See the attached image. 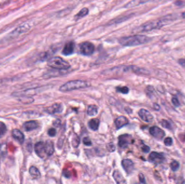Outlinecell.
I'll return each instance as SVG.
<instances>
[{"mask_svg": "<svg viewBox=\"0 0 185 184\" xmlns=\"http://www.w3.org/2000/svg\"><path fill=\"white\" fill-rule=\"evenodd\" d=\"M48 65L54 69L58 70H67L71 67L68 62L60 57L51 58L48 61Z\"/></svg>", "mask_w": 185, "mask_h": 184, "instance_id": "obj_3", "label": "cell"}, {"mask_svg": "<svg viewBox=\"0 0 185 184\" xmlns=\"http://www.w3.org/2000/svg\"><path fill=\"white\" fill-rule=\"evenodd\" d=\"M110 146V148H108V150L109 151H110V152H113L114 151H115V146L114 145H109Z\"/></svg>", "mask_w": 185, "mask_h": 184, "instance_id": "obj_35", "label": "cell"}, {"mask_svg": "<svg viewBox=\"0 0 185 184\" xmlns=\"http://www.w3.org/2000/svg\"><path fill=\"white\" fill-rule=\"evenodd\" d=\"M142 150L143 152H145V153H148V152H150V147L148 146H147V145H144V146L142 147Z\"/></svg>", "mask_w": 185, "mask_h": 184, "instance_id": "obj_33", "label": "cell"}, {"mask_svg": "<svg viewBox=\"0 0 185 184\" xmlns=\"http://www.w3.org/2000/svg\"><path fill=\"white\" fill-rule=\"evenodd\" d=\"M7 132V127L5 123L0 122V138L5 135Z\"/></svg>", "mask_w": 185, "mask_h": 184, "instance_id": "obj_24", "label": "cell"}, {"mask_svg": "<svg viewBox=\"0 0 185 184\" xmlns=\"http://www.w3.org/2000/svg\"><path fill=\"white\" fill-rule=\"evenodd\" d=\"M12 135L14 138L22 144L24 140V136L23 133L18 129H14L12 131Z\"/></svg>", "mask_w": 185, "mask_h": 184, "instance_id": "obj_17", "label": "cell"}, {"mask_svg": "<svg viewBox=\"0 0 185 184\" xmlns=\"http://www.w3.org/2000/svg\"><path fill=\"white\" fill-rule=\"evenodd\" d=\"M150 37L145 35H133L123 37L119 39V43L123 46L134 47L148 43Z\"/></svg>", "mask_w": 185, "mask_h": 184, "instance_id": "obj_1", "label": "cell"}, {"mask_svg": "<svg viewBox=\"0 0 185 184\" xmlns=\"http://www.w3.org/2000/svg\"><path fill=\"white\" fill-rule=\"evenodd\" d=\"M48 134L50 137H54L56 135V130L54 128H51L49 130Z\"/></svg>", "mask_w": 185, "mask_h": 184, "instance_id": "obj_29", "label": "cell"}, {"mask_svg": "<svg viewBox=\"0 0 185 184\" xmlns=\"http://www.w3.org/2000/svg\"><path fill=\"white\" fill-rule=\"evenodd\" d=\"M100 125V120L97 118L90 119L88 122V126L89 128L93 131H97L98 130Z\"/></svg>", "mask_w": 185, "mask_h": 184, "instance_id": "obj_19", "label": "cell"}, {"mask_svg": "<svg viewBox=\"0 0 185 184\" xmlns=\"http://www.w3.org/2000/svg\"><path fill=\"white\" fill-rule=\"evenodd\" d=\"M128 123H129V121H128V118L122 116L118 117L115 121V126L118 129L126 125L127 124H128Z\"/></svg>", "mask_w": 185, "mask_h": 184, "instance_id": "obj_15", "label": "cell"}, {"mask_svg": "<svg viewBox=\"0 0 185 184\" xmlns=\"http://www.w3.org/2000/svg\"><path fill=\"white\" fill-rule=\"evenodd\" d=\"M63 105L61 104L55 103L51 106L47 108L46 111L49 114H60L63 111Z\"/></svg>", "mask_w": 185, "mask_h": 184, "instance_id": "obj_13", "label": "cell"}, {"mask_svg": "<svg viewBox=\"0 0 185 184\" xmlns=\"http://www.w3.org/2000/svg\"><path fill=\"white\" fill-rule=\"evenodd\" d=\"M113 177L117 184H122L126 183V181L124 178L123 175H122L121 173L118 170L114 171L113 173Z\"/></svg>", "mask_w": 185, "mask_h": 184, "instance_id": "obj_16", "label": "cell"}, {"mask_svg": "<svg viewBox=\"0 0 185 184\" xmlns=\"http://www.w3.org/2000/svg\"><path fill=\"white\" fill-rule=\"evenodd\" d=\"M35 151L36 154L40 158H45L47 156L45 143L43 141H39L35 145Z\"/></svg>", "mask_w": 185, "mask_h": 184, "instance_id": "obj_9", "label": "cell"}, {"mask_svg": "<svg viewBox=\"0 0 185 184\" xmlns=\"http://www.w3.org/2000/svg\"><path fill=\"white\" fill-rule=\"evenodd\" d=\"M160 124H161V126L164 128H166L167 129H169V130L172 129V125H171V123L166 119H163L161 121Z\"/></svg>", "mask_w": 185, "mask_h": 184, "instance_id": "obj_25", "label": "cell"}, {"mask_svg": "<svg viewBox=\"0 0 185 184\" xmlns=\"http://www.w3.org/2000/svg\"><path fill=\"white\" fill-rule=\"evenodd\" d=\"M132 136L128 134H124L119 137L118 144L120 147L126 148L128 146V145L132 143Z\"/></svg>", "mask_w": 185, "mask_h": 184, "instance_id": "obj_8", "label": "cell"}, {"mask_svg": "<svg viewBox=\"0 0 185 184\" xmlns=\"http://www.w3.org/2000/svg\"><path fill=\"white\" fill-rule=\"evenodd\" d=\"M182 17L184 18H185V12L182 14Z\"/></svg>", "mask_w": 185, "mask_h": 184, "instance_id": "obj_38", "label": "cell"}, {"mask_svg": "<svg viewBox=\"0 0 185 184\" xmlns=\"http://www.w3.org/2000/svg\"><path fill=\"white\" fill-rule=\"evenodd\" d=\"M80 51L84 56H91L95 51L94 44L90 42H84L80 45Z\"/></svg>", "mask_w": 185, "mask_h": 184, "instance_id": "obj_5", "label": "cell"}, {"mask_svg": "<svg viewBox=\"0 0 185 184\" xmlns=\"http://www.w3.org/2000/svg\"><path fill=\"white\" fill-rule=\"evenodd\" d=\"M181 140H182V141H185V134H184V135H181Z\"/></svg>", "mask_w": 185, "mask_h": 184, "instance_id": "obj_37", "label": "cell"}, {"mask_svg": "<svg viewBox=\"0 0 185 184\" xmlns=\"http://www.w3.org/2000/svg\"><path fill=\"white\" fill-rule=\"evenodd\" d=\"M29 173L34 178H39L41 176L40 171L35 166L31 167L29 168Z\"/></svg>", "mask_w": 185, "mask_h": 184, "instance_id": "obj_21", "label": "cell"}, {"mask_svg": "<svg viewBox=\"0 0 185 184\" xmlns=\"http://www.w3.org/2000/svg\"><path fill=\"white\" fill-rule=\"evenodd\" d=\"M164 144L167 146H170L173 144V139L171 137H167L164 140Z\"/></svg>", "mask_w": 185, "mask_h": 184, "instance_id": "obj_28", "label": "cell"}, {"mask_svg": "<svg viewBox=\"0 0 185 184\" xmlns=\"http://www.w3.org/2000/svg\"><path fill=\"white\" fill-rule=\"evenodd\" d=\"M124 170L128 174H131L134 169V164L131 159H123L121 162Z\"/></svg>", "mask_w": 185, "mask_h": 184, "instance_id": "obj_11", "label": "cell"}, {"mask_svg": "<svg viewBox=\"0 0 185 184\" xmlns=\"http://www.w3.org/2000/svg\"><path fill=\"white\" fill-rule=\"evenodd\" d=\"M172 101L173 104L176 106V107H178V106H179L180 105V103L178 99L177 98H175V97L172 98Z\"/></svg>", "mask_w": 185, "mask_h": 184, "instance_id": "obj_30", "label": "cell"}, {"mask_svg": "<svg viewBox=\"0 0 185 184\" xmlns=\"http://www.w3.org/2000/svg\"><path fill=\"white\" fill-rule=\"evenodd\" d=\"M138 114L141 119L146 122L150 123L153 120V116L149 111L144 109L139 110Z\"/></svg>", "mask_w": 185, "mask_h": 184, "instance_id": "obj_10", "label": "cell"}, {"mask_svg": "<svg viewBox=\"0 0 185 184\" xmlns=\"http://www.w3.org/2000/svg\"><path fill=\"white\" fill-rule=\"evenodd\" d=\"M179 64L183 66H185V59H180L179 61Z\"/></svg>", "mask_w": 185, "mask_h": 184, "instance_id": "obj_34", "label": "cell"}, {"mask_svg": "<svg viewBox=\"0 0 185 184\" xmlns=\"http://www.w3.org/2000/svg\"><path fill=\"white\" fill-rule=\"evenodd\" d=\"M89 13V10L87 8H84L81 9L77 15L75 16L76 18H84L86 16V15H88Z\"/></svg>", "mask_w": 185, "mask_h": 184, "instance_id": "obj_22", "label": "cell"}, {"mask_svg": "<svg viewBox=\"0 0 185 184\" xmlns=\"http://www.w3.org/2000/svg\"><path fill=\"white\" fill-rule=\"evenodd\" d=\"M90 86V84L87 81L81 80H71L61 86L60 91L61 92H68L80 89L88 88Z\"/></svg>", "mask_w": 185, "mask_h": 184, "instance_id": "obj_2", "label": "cell"}, {"mask_svg": "<svg viewBox=\"0 0 185 184\" xmlns=\"http://www.w3.org/2000/svg\"><path fill=\"white\" fill-rule=\"evenodd\" d=\"M80 143V140L78 136H75L73 137V145L74 147H78L79 146V145Z\"/></svg>", "mask_w": 185, "mask_h": 184, "instance_id": "obj_26", "label": "cell"}, {"mask_svg": "<svg viewBox=\"0 0 185 184\" xmlns=\"http://www.w3.org/2000/svg\"><path fill=\"white\" fill-rule=\"evenodd\" d=\"M150 133L152 136H153L154 138L159 140L163 139L165 136V133L163 130L156 126L150 127Z\"/></svg>", "mask_w": 185, "mask_h": 184, "instance_id": "obj_7", "label": "cell"}, {"mask_svg": "<svg viewBox=\"0 0 185 184\" xmlns=\"http://www.w3.org/2000/svg\"><path fill=\"white\" fill-rule=\"evenodd\" d=\"M170 167H171V168L172 171L175 172L179 168L180 164L178 161L174 160L172 161V162H171Z\"/></svg>", "mask_w": 185, "mask_h": 184, "instance_id": "obj_23", "label": "cell"}, {"mask_svg": "<svg viewBox=\"0 0 185 184\" xmlns=\"http://www.w3.org/2000/svg\"><path fill=\"white\" fill-rule=\"evenodd\" d=\"M149 160L151 162L155 165H159L164 162L165 156L162 153H159L156 152H152L150 154L148 157Z\"/></svg>", "mask_w": 185, "mask_h": 184, "instance_id": "obj_6", "label": "cell"}, {"mask_svg": "<svg viewBox=\"0 0 185 184\" xmlns=\"http://www.w3.org/2000/svg\"><path fill=\"white\" fill-rule=\"evenodd\" d=\"M44 143H45L46 152L47 156H50L54 152V143L51 140H47Z\"/></svg>", "mask_w": 185, "mask_h": 184, "instance_id": "obj_18", "label": "cell"}, {"mask_svg": "<svg viewBox=\"0 0 185 184\" xmlns=\"http://www.w3.org/2000/svg\"><path fill=\"white\" fill-rule=\"evenodd\" d=\"M98 112V108L96 105H89L87 109V114L90 116H94Z\"/></svg>", "mask_w": 185, "mask_h": 184, "instance_id": "obj_20", "label": "cell"}, {"mask_svg": "<svg viewBox=\"0 0 185 184\" xmlns=\"http://www.w3.org/2000/svg\"><path fill=\"white\" fill-rule=\"evenodd\" d=\"M117 91L122 93L126 94L129 92V89L127 87H119L117 88Z\"/></svg>", "mask_w": 185, "mask_h": 184, "instance_id": "obj_27", "label": "cell"}, {"mask_svg": "<svg viewBox=\"0 0 185 184\" xmlns=\"http://www.w3.org/2000/svg\"><path fill=\"white\" fill-rule=\"evenodd\" d=\"M83 142H84V144L86 146H90L92 144L91 141L88 138V137L84 138Z\"/></svg>", "mask_w": 185, "mask_h": 184, "instance_id": "obj_31", "label": "cell"}, {"mask_svg": "<svg viewBox=\"0 0 185 184\" xmlns=\"http://www.w3.org/2000/svg\"><path fill=\"white\" fill-rule=\"evenodd\" d=\"M39 126V124L35 120H30L23 124V127L27 131H31L35 130Z\"/></svg>", "mask_w": 185, "mask_h": 184, "instance_id": "obj_14", "label": "cell"}, {"mask_svg": "<svg viewBox=\"0 0 185 184\" xmlns=\"http://www.w3.org/2000/svg\"><path fill=\"white\" fill-rule=\"evenodd\" d=\"M75 48V44L74 42H68L64 46L62 50V53L65 56L71 55L74 52Z\"/></svg>", "mask_w": 185, "mask_h": 184, "instance_id": "obj_12", "label": "cell"}, {"mask_svg": "<svg viewBox=\"0 0 185 184\" xmlns=\"http://www.w3.org/2000/svg\"><path fill=\"white\" fill-rule=\"evenodd\" d=\"M164 20H156L144 24L139 27V31H148L159 29L164 24Z\"/></svg>", "mask_w": 185, "mask_h": 184, "instance_id": "obj_4", "label": "cell"}, {"mask_svg": "<svg viewBox=\"0 0 185 184\" xmlns=\"http://www.w3.org/2000/svg\"><path fill=\"white\" fill-rule=\"evenodd\" d=\"M139 180H140V183H143V184H145V177H144V175H143V174H142V173L139 174Z\"/></svg>", "mask_w": 185, "mask_h": 184, "instance_id": "obj_32", "label": "cell"}, {"mask_svg": "<svg viewBox=\"0 0 185 184\" xmlns=\"http://www.w3.org/2000/svg\"><path fill=\"white\" fill-rule=\"evenodd\" d=\"M154 109L156 111H159L160 109V105H158V104L155 103L154 104Z\"/></svg>", "mask_w": 185, "mask_h": 184, "instance_id": "obj_36", "label": "cell"}]
</instances>
